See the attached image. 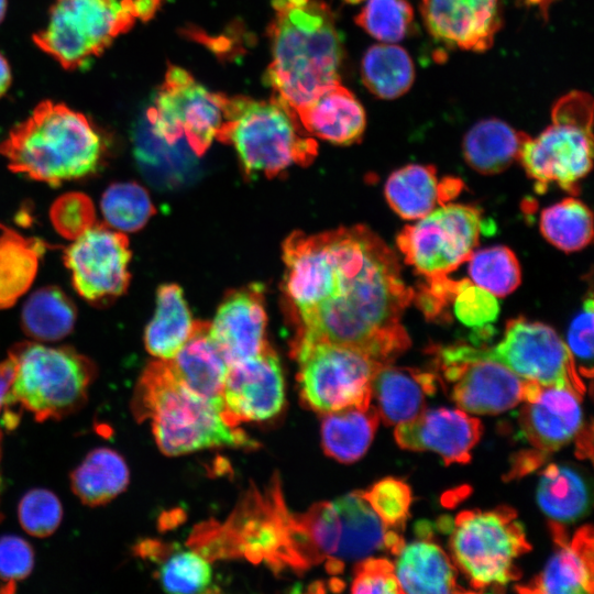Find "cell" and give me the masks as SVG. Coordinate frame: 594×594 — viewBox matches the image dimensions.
<instances>
[{"label":"cell","instance_id":"cell-1","mask_svg":"<svg viewBox=\"0 0 594 594\" xmlns=\"http://www.w3.org/2000/svg\"><path fill=\"white\" fill-rule=\"evenodd\" d=\"M283 258L284 292L299 322L296 340L348 345L383 364L409 346L402 316L415 294L395 253L367 227L294 232Z\"/></svg>","mask_w":594,"mask_h":594},{"label":"cell","instance_id":"cell-2","mask_svg":"<svg viewBox=\"0 0 594 594\" xmlns=\"http://www.w3.org/2000/svg\"><path fill=\"white\" fill-rule=\"evenodd\" d=\"M272 6L276 12L268 28L273 61L265 77L276 97L296 112L340 84L342 41L324 2L290 6L273 0Z\"/></svg>","mask_w":594,"mask_h":594},{"label":"cell","instance_id":"cell-3","mask_svg":"<svg viewBox=\"0 0 594 594\" xmlns=\"http://www.w3.org/2000/svg\"><path fill=\"white\" fill-rule=\"evenodd\" d=\"M108 140L85 114L51 100L38 103L0 143L8 167L57 186L99 172Z\"/></svg>","mask_w":594,"mask_h":594},{"label":"cell","instance_id":"cell-4","mask_svg":"<svg viewBox=\"0 0 594 594\" xmlns=\"http://www.w3.org/2000/svg\"><path fill=\"white\" fill-rule=\"evenodd\" d=\"M138 420L148 419L156 444L166 455L213 447H254L222 410L183 385L166 360L151 362L141 375L132 400Z\"/></svg>","mask_w":594,"mask_h":594},{"label":"cell","instance_id":"cell-5","mask_svg":"<svg viewBox=\"0 0 594 594\" xmlns=\"http://www.w3.org/2000/svg\"><path fill=\"white\" fill-rule=\"evenodd\" d=\"M286 537L288 562L297 568H307L324 558L339 566L343 560L364 559L383 549L397 554L405 544L381 520L361 491L316 504L302 515L288 514Z\"/></svg>","mask_w":594,"mask_h":594},{"label":"cell","instance_id":"cell-6","mask_svg":"<svg viewBox=\"0 0 594 594\" xmlns=\"http://www.w3.org/2000/svg\"><path fill=\"white\" fill-rule=\"evenodd\" d=\"M222 112L226 121L216 138L234 146L248 174L273 177L317 155L316 141L302 134L296 112L276 96L271 101L224 96Z\"/></svg>","mask_w":594,"mask_h":594},{"label":"cell","instance_id":"cell-7","mask_svg":"<svg viewBox=\"0 0 594 594\" xmlns=\"http://www.w3.org/2000/svg\"><path fill=\"white\" fill-rule=\"evenodd\" d=\"M11 404L19 403L38 421L57 419L78 409L96 375L92 362L70 348H51L34 342L15 344Z\"/></svg>","mask_w":594,"mask_h":594},{"label":"cell","instance_id":"cell-8","mask_svg":"<svg viewBox=\"0 0 594 594\" xmlns=\"http://www.w3.org/2000/svg\"><path fill=\"white\" fill-rule=\"evenodd\" d=\"M551 118V125L538 136L526 135L518 160L539 193L557 184L576 195L579 182L592 168L593 100L588 94L572 91L557 101Z\"/></svg>","mask_w":594,"mask_h":594},{"label":"cell","instance_id":"cell-9","mask_svg":"<svg viewBox=\"0 0 594 594\" xmlns=\"http://www.w3.org/2000/svg\"><path fill=\"white\" fill-rule=\"evenodd\" d=\"M450 547L454 562L477 590H501L518 579L515 560L531 550L515 509L508 506L460 513Z\"/></svg>","mask_w":594,"mask_h":594},{"label":"cell","instance_id":"cell-10","mask_svg":"<svg viewBox=\"0 0 594 594\" xmlns=\"http://www.w3.org/2000/svg\"><path fill=\"white\" fill-rule=\"evenodd\" d=\"M136 19L134 0H54L47 25L33 41L65 69H77L102 54Z\"/></svg>","mask_w":594,"mask_h":594},{"label":"cell","instance_id":"cell-11","mask_svg":"<svg viewBox=\"0 0 594 594\" xmlns=\"http://www.w3.org/2000/svg\"><path fill=\"white\" fill-rule=\"evenodd\" d=\"M293 354L299 365L300 397L309 408L323 415L371 404L372 380L383 363L326 341L295 340Z\"/></svg>","mask_w":594,"mask_h":594},{"label":"cell","instance_id":"cell-12","mask_svg":"<svg viewBox=\"0 0 594 594\" xmlns=\"http://www.w3.org/2000/svg\"><path fill=\"white\" fill-rule=\"evenodd\" d=\"M482 227L479 209L443 204L405 227L397 237V245L406 263L428 282H433L447 277L469 260L479 243Z\"/></svg>","mask_w":594,"mask_h":594},{"label":"cell","instance_id":"cell-13","mask_svg":"<svg viewBox=\"0 0 594 594\" xmlns=\"http://www.w3.org/2000/svg\"><path fill=\"white\" fill-rule=\"evenodd\" d=\"M476 351L524 380L566 388L581 398L586 392L566 343L544 323L524 317L512 319L495 346Z\"/></svg>","mask_w":594,"mask_h":594},{"label":"cell","instance_id":"cell-14","mask_svg":"<svg viewBox=\"0 0 594 594\" xmlns=\"http://www.w3.org/2000/svg\"><path fill=\"white\" fill-rule=\"evenodd\" d=\"M438 363L452 399L465 413L494 415L514 408L534 383L468 345L442 349Z\"/></svg>","mask_w":594,"mask_h":594},{"label":"cell","instance_id":"cell-15","mask_svg":"<svg viewBox=\"0 0 594 594\" xmlns=\"http://www.w3.org/2000/svg\"><path fill=\"white\" fill-rule=\"evenodd\" d=\"M129 240L121 231L96 223L65 250L64 262L76 292L91 305H108L130 283Z\"/></svg>","mask_w":594,"mask_h":594},{"label":"cell","instance_id":"cell-16","mask_svg":"<svg viewBox=\"0 0 594 594\" xmlns=\"http://www.w3.org/2000/svg\"><path fill=\"white\" fill-rule=\"evenodd\" d=\"M581 397L566 388L532 383L519 413V425L532 451L516 463L514 472L525 474L544 455L569 443L581 430Z\"/></svg>","mask_w":594,"mask_h":594},{"label":"cell","instance_id":"cell-17","mask_svg":"<svg viewBox=\"0 0 594 594\" xmlns=\"http://www.w3.org/2000/svg\"><path fill=\"white\" fill-rule=\"evenodd\" d=\"M222 417L231 427L276 416L285 402L283 371L267 345L260 354L230 364L222 391Z\"/></svg>","mask_w":594,"mask_h":594},{"label":"cell","instance_id":"cell-18","mask_svg":"<svg viewBox=\"0 0 594 594\" xmlns=\"http://www.w3.org/2000/svg\"><path fill=\"white\" fill-rule=\"evenodd\" d=\"M482 424L461 409H426L416 418L396 425L397 444L410 451H432L446 462L468 463L482 435Z\"/></svg>","mask_w":594,"mask_h":594},{"label":"cell","instance_id":"cell-19","mask_svg":"<svg viewBox=\"0 0 594 594\" xmlns=\"http://www.w3.org/2000/svg\"><path fill=\"white\" fill-rule=\"evenodd\" d=\"M499 0H421L429 33L449 47L487 50L501 26Z\"/></svg>","mask_w":594,"mask_h":594},{"label":"cell","instance_id":"cell-20","mask_svg":"<svg viewBox=\"0 0 594 594\" xmlns=\"http://www.w3.org/2000/svg\"><path fill=\"white\" fill-rule=\"evenodd\" d=\"M266 322L262 288L252 285L226 296L209 323V333L230 365L260 354L268 345Z\"/></svg>","mask_w":594,"mask_h":594},{"label":"cell","instance_id":"cell-21","mask_svg":"<svg viewBox=\"0 0 594 594\" xmlns=\"http://www.w3.org/2000/svg\"><path fill=\"white\" fill-rule=\"evenodd\" d=\"M551 531L557 550L535 579L516 590L520 593L591 594L594 584L592 526L581 527L571 539L559 522L551 521Z\"/></svg>","mask_w":594,"mask_h":594},{"label":"cell","instance_id":"cell-22","mask_svg":"<svg viewBox=\"0 0 594 594\" xmlns=\"http://www.w3.org/2000/svg\"><path fill=\"white\" fill-rule=\"evenodd\" d=\"M172 94L184 136L193 152L202 155L221 125L224 96L197 84L178 66H169L162 84Z\"/></svg>","mask_w":594,"mask_h":594},{"label":"cell","instance_id":"cell-23","mask_svg":"<svg viewBox=\"0 0 594 594\" xmlns=\"http://www.w3.org/2000/svg\"><path fill=\"white\" fill-rule=\"evenodd\" d=\"M437 377L414 367L382 364L372 380V398L386 426L411 420L427 409V397L436 392Z\"/></svg>","mask_w":594,"mask_h":594},{"label":"cell","instance_id":"cell-24","mask_svg":"<svg viewBox=\"0 0 594 594\" xmlns=\"http://www.w3.org/2000/svg\"><path fill=\"white\" fill-rule=\"evenodd\" d=\"M166 361L183 385L223 409L222 391L229 364L210 337L209 323L196 321L190 338Z\"/></svg>","mask_w":594,"mask_h":594},{"label":"cell","instance_id":"cell-25","mask_svg":"<svg viewBox=\"0 0 594 594\" xmlns=\"http://www.w3.org/2000/svg\"><path fill=\"white\" fill-rule=\"evenodd\" d=\"M461 188L460 179L440 180L431 165L409 164L388 177L385 196L397 215L414 220L457 196Z\"/></svg>","mask_w":594,"mask_h":594},{"label":"cell","instance_id":"cell-26","mask_svg":"<svg viewBox=\"0 0 594 594\" xmlns=\"http://www.w3.org/2000/svg\"><path fill=\"white\" fill-rule=\"evenodd\" d=\"M306 131L338 145L358 142L365 130V111L356 97L341 84L296 111Z\"/></svg>","mask_w":594,"mask_h":594},{"label":"cell","instance_id":"cell-27","mask_svg":"<svg viewBox=\"0 0 594 594\" xmlns=\"http://www.w3.org/2000/svg\"><path fill=\"white\" fill-rule=\"evenodd\" d=\"M395 563L402 593H464L453 561L431 541L403 546Z\"/></svg>","mask_w":594,"mask_h":594},{"label":"cell","instance_id":"cell-28","mask_svg":"<svg viewBox=\"0 0 594 594\" xmlns=\"http://www.w3.org/2000/svg\"><path fill=\"white\" fill-rule=\"evenodd\" d=\"M378 422L377 408L372 404L323 414L321 442L324 453L342 463L359 460L369 449Z\"/></svg>","mask_w":594,"mask_h":594},{"label":"cell","instance_id":"cell-29","mask_svg":"<svg viewBox=\"0 0 594 594\" xmlns=\"http://www.w3.org/2000/svg\"><path fill=\"white\" fill-rule=\"evenodd\" d=\"M195 322L182 288L164 284L156 292V309L145 328L147 352L158 360L172 359L190 338Z\"/></svg>","mask_w":594,"mask_h":594},{"label":"cell","instance_id":"cell-30","mask_svg":"<svg viewBox=\"0 0 594 594\" xmlns=\"http://www.w3.org/2000/svg\"><path fill=\"white\" fill-rule=\"evenodd\" d=\"M526 135L499 119L481 120L463 139V156L474 170L497 174L518 160Z\"/></svg>","mask_w":594,"mask_h":594},{"label":"cell","instance_id":"cell-31","mask_svg":"<svg viewBox=\"0 0 594 594\" xmlns=\"http://www.w3.org/2000/svg\"><path fill=\"white\" fill-rule=\"evenodd\" d=\"M129 483L124 459L109 448L89 452L72 474V488L86 505L106 504L122 493Z\"/></svg>","mask_w":594,"mask_h":594},{"label":"cell","instance_id":"cell-32","mask_svg":"<svg viewBox=\"0 0 594 594\" xmlns=\"http://www.w3.org/2000/svg\"><path fill=\"white\" fill-rule=\"evenodd\" d=\"M537 502L551 521L572 522L586 513L590 506V491L578 472L553 463L540 475Z\"/></svg>","mask_w":594,"mask_h":594},{"label":"cell","instance_id":"cell-33","mask_svg":"<svg viewBox=\"0 0 594 594\" xmlns=\"http://www.w3.org/2000/svg\"><path fill=\"white\" fill-rule=\"evenodd\" d=\"M366 88L381 99H395L409 90L415 78L414 63L400 46L391 43L371 46L361 63Z\"/></svg>","mask_w":594,"mask_h":594},{"label":"cell","instance_id":"cell-34","mask_svg":"<svg viewBox=\"0 0 594 594\" xmlns=\"http://www.w3.org/2000/svg\"><path fill=\"white\" fill-rule=\"evenodd\" d=\"M0 229V309H4L32 284L43 249L38 241L2 226Z\"/></svg>","mask_w":594,"mask_h":594},{"label":"cell","instance_id":"cell-35","mask_svg":"<svg viewBox=\"0 0 594 594\" xmlns=\"http://www.w3.org/2000/svg\"><path fill=\"white\" fill-rule=\"evenodd\" d=\"M77 309L58 287L35 290L22 309V328L36 340L57 341L68 336L75 326Z\"/></svg>","mask_w":594,"mask_h":594},{"label":"cell","instance_id":"cell-36","mask_svg":"<svg viewBox=\"0 0 594 594\" xmlns=\"http://www.w3.org/2000/svg\"><path fill=\"white\" fill-rule=\"evenodd\" d=\"M540 231L560 250L580 251L590 244L593 238L592 212L576 198H565L542 210Z\"/></svg>","mask_w":594,"mask_h":594},{"label":"cell","instance_id":"cell-37","mask_svg":"<svg viewBox=\"0 0 594 594\" xmlns=\"http://www.w3.org/2000/svg\"><path fill=\"white\" fill-rule=\"evenodd\" d=\"M101 211L107 224L121 232L142 229L154 215L148 193L134 182L111 184L102 194Z\"/></svg>","mask_w":594,"mask_h":594},{"label":"cell","instance_id":"cell-38","mask_svg":"<svg viewBox=\"0 0 594 594\" xmlns=\"http://www.w3.org/2000/svg\"><path fill=\"white\" fill-rule=\"evenodd\" d=\"M468 261L471 282L496 297L509 295L520 284L518 260L507 246L497 245L473 252Z\"/></svg>","mask_w":594,"mask_h":594},{"label":"cell","instance_id":"cell-39","mask_svg":"<svg viewBox=\"0 0 594 594\" xmlns=\"http://www.w3.org/2000/svg\"><path fill=\"white\" fill-rule=\"evenodd\" d=\"M157 578L168 593H205L212 584V570L209 561L198 551L180 550L162 562Z\"/></svg>","mask_w":594,"mask_h":594},{"label":"cell","instance_id":"cell-40","mask_svg":"<svg viewBox=\"0 0 594 594\" xmlns=\"http://www.w3.org/2000/svg\"><path fill=\"white\" fill-rule=\"evenodd\" d=\"M414 10L407 0H366L355 22L374 38L395 44L409 32Z\"/></svg>","mask_w":594,"mask_h":594},{"label":"cell","instance_id":"cell-41","mask_svg":"<svg viewBox=\"0 0 594 594\" xmlns=\"http://www.w3.org/2000/svg\"><path fill=\"white\" fill-rule=\"evenodd\" d=\"M18 513L22 528L35 537L52 535L63 517L59 499L54 493L44 488L29 491L22 497Z\"/></svg>","mask_w":594,"mask_h":594},{"label":"cell","instance_id":"cell-42","mask_svg":"<svg viewBox=\"0 0 594 594\" xmlns=\"http://www.w3.org/2000/svg\"><path fill=\"white\" fill-rule=\"evenodd\" d=\"M361 494L388 528L404 526L411 504V491L406 483L384 479Z\"/></svg>","mask_w":594,"mask_h":594},{"label":"cell","instance_id":"cell-43","mask_svg":"<svg viewBox=\"0 0 594 594\" xmlns=\"http://www.w3.org/2000/svg\"><path fill=\"white\" fill-rule=\"evenodd\" d=\"M50 218L55 230L68 240H76L97 223L94 204L82 193L59 196L50 209Z\"/></svg>","mask_w":594,"mask_h":594},{"label":"cell","instance_id":"cell-44","mask_svg":"<svg viewBox=\"0 0 594 594\" xmlns=\"http://www.w3.org/2000/svg\"><path fill=\"white\" fill-rule=\"evenodd\" d=\"M452 300L457 317L466 326L482 327L498 316L497 297L469 279L454 282Z\"/></svg>","mask_w":594,"mask_h":594},{"label":"cell","instance_id":"cell-45","mask_svg":"<svg viewBox=\"0 0 594 594\" xmlns=\"http://www.w3.org/2000/svg\"><path fill=\"white\" fill-rule=\"evenodd\" d=\"M353 593H402L394 564L383 558H366L355 569Z\"/></svg>","mask_w":594,"mask_h":594},{"label":"cell","instance_id":"cell-46","mask_svg":"<svg viewBox=\"0 0 594 594\" xmlns=\"http://www.w3.org/2000/svg\"><path fill=\"white\" fill-rule=\"evenodd\" d=\"M33 563L32 547L24 539L18 536L0 538V580L10 592L18 581L31 573Z\"/></svg>","mask_w":594,"mask_h":594},{"label":"cell","instance_id":"cell-47","mask_svg":"<svg viewBox=\"0 0 594 594\" xmlns=\"http://www.w3.org/2000/svg\"><path fill=\"white\" fill-rule=\"evenodd\" d=\"M573 358L582 362L591 363L593 358V299L590 296L583 305L582 310L572 320L568 343Z\"/></svg>","mask_w":594,"mask_h":594},{"label":"cell","instance_id":"cell-48","mask_svg":"<svg viewBox=\"0 0 594 594\" xmlns=\"http://www.w3.org/2000/svg\"><path fill=\"white\" fill-rule=\"evenodd\" d=\"M13 363L8 358L4 362L0 363V413L6 408L10 400V388L13 380Z\"/></svg>","mask_w":594,"mask_h":594},{"label":"cell","instance_id":"cell-49","mask_svg":"<svg viewBox=\"0 0 594 594\" xmlns=\"http://www.w3.org/2000/svg\"><path fill=\"white\" fill-rule=\"evenodd\" d=\"M162 2L163 0H134L138 19L143 22L151 20Z\"/></svg>","mask_w":594,"mask_h":594},{"label":"cell","instance_id":"cell-50","mask_svg":"<svg viewBox=\"0 0 594 594\" xmlns=\"http://www.w3.org/2000/svg\"><path fill=\"white\" fill-rule=\"evenodd\" d=\"M11 85V70L7 59L0 54V98Z\"/></svg>","mask_w":594,"mask_h":594},{"label":"cell","instance_id":"cell-51","mask_svg":"<svg viewBox=\"0 0 594 594\" xmlns=\"http://www.w3.org/2000/svg\"><path fill=\"white\" fill-rule=\"evenodd\" d=\"M7 11V0H0V23L2 22Z\"/></svg>","mask_w":594,"mask_h":594},{"label":"cell","instance_id":"cell-52","mask_svg":"<svg viewBox=\"0 0 594 594\" xmlns=\"http://www.w3.org/2000/svg\"><path fill=\"white\" fill-rule=\"evenodd\" d=\"M288 4L290 6H304L306 4L309 0H285Z\"/></svg>","mask_w":594,"mask_h":594},{"label":"cell","instance_id":"cell-53","mask_svg":"<svg viewBox=\"0 0 594 594\" xmlns=\"http://www.w3.org/2000/svg\"><path fill=\"white\" fill-rule=\"evenodd\" d=\"M344 1L351 4H355V3L361 2L362 0H344Z\"/></svg>","mask_w":594,"mask_h":594},{"label":"cell","instance_id":"cell-54","mask_svg":"<svg viewBox=\"0 0 594 594\" xmlns=\"http://www.w3.org/2000/svg\"><path fill=\"white\" fill-rule=\"evenodd\" d=\"M0 440H1V432H0ZM0 518H1V514H0Z\"/></svg>","mask_w":594,"mask_h":594}]
</instances>
